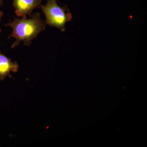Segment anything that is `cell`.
I'll list each match as a JSON object with an SVG mask.
<instances>
[{
    "mask_svg": "<svg viewBox=\"0 0 147 147\" xmlns=\"http://www.w3.org/2000/svg\"><path fill=\"white\" fill-rule=\"evenodd\" d=\"M40 8L45 15L46 25L57 28L62 32L65 31L66 24L71 21L72 17L67 6L61 7L57 0H47V4Z\"/></svg>",
    "mask_w": 147,
    "mask_h": 147,
    "instance_id": "7a4b0ae2",
    "label": "cell"
},
{
    "mask_svg": "<svg viewBox=\"0 0 147 147\" xmlns=\"http://www.w3.org/2000/svg\"><path fill=\"white\" fill-rule=\"evenodd\" d=\"M46 25L39 12L34 13L29 18L27 17L14 18L13 21L5 25V26L11 27L13 29L8 38L13 37L15 39L11 45V48L18 46L21 42L26 46H30L32 40L45 30Z\"/></svg>",
    "mask_w": 147,
    "mask_h": 147,
    "instance_id": "6da1fadb",
    "label": "cell"
},
{
    "mask_svg": "<svg viewBox=\"0 0 147 147\" xmlns=\"http://www.w3.org/2000/svg\"><path fill=\"white\" fill-rule=\"evenodd\" d=\"M3 13L2 11H0V22H1V19L2 17H3ZM1 32V28H0V32Z\"/></svg>",
    "mask_w": 147,
    "mask_h": 147,
    "instance_id": "5b68a950",
    "label": "cell"
},
{
    "mask_svg": "<svg viewBox=\"0 0 147 147\" xmlns=\"http://www.w3.org/2000/svg\"><path fill=\"white\" fill-rule=\"evenodd\" d=\"M18 67L19 66L16 62H12L11 59L3 54L0 50V80L3 81L7 76L12 78L11 72L16 73Z\"/></svg>",
    "mask_w": 147,
    "mask_h": 147,
    "instance_id": "277c9868",
    "label": "cell"
},
{
    "mask_svg": "<svg viewBox=\"0 0 147 147\" xmlns=\"http://www.w3.org/2000/svg\"><path fill=\"white\" fill-rule=\"evenodd\" d=\"M42 0H13L15 12L18 17H31L33 10L40 7Z\"/></svg>",
    "mask_w": 147,
    "mask_h": 147,
    "instance_id": "3957f363",
    "label": "cell"
},
{
    "mask_svg": "<svg viewBox=\"0 0 147 147\" xmlns=\"http://www.w3.org/2000/svg\"><path fill=\"white\" fill-rule=\"evenodd\" d=\"M4 0H0V7L3 5V2Z\"/></svg>",
    "mask_w": 147,
    "mask_h": 147,
    "instance_id": "8992f818",
    "label": "cell"
}]
</instances>
